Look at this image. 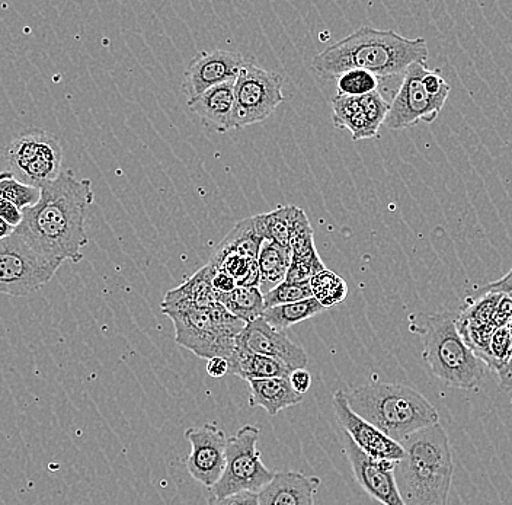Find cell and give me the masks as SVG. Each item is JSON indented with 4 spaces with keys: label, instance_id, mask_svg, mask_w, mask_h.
Returning a JSON list of instances; mask_svg holds the SVG:
<instances>
[{
    "label": "cell",
    "instance_id": "6da1fadb",
    "mask_svg": "<svg viewBox=\"0 0 512 505\" xmlns=\"http://www.w3.org/2000/svg\"><path fill=\"white\" fill-rule=\"evenodd\" d=\"M40 190V201L22 212L16 232L48 258L75 264L82 261V249L89 244L86 214L95 200L94 184L89 178L79 180L72 169H66Z\"/></svg>",
    "mask_w": 512,
    "mask_h": 505
},
{
    "label": "cell",
    "instance_id": "7a4b0ae2",
    "mask_svg": "<svg viewBox=\"0 0 512 505\" xmlns=\"http://www.w3.org/2000/svg\"><path fill=\"white\" fill-rule=\"evenodd\" d=\"M428 56L430 51L424 38H406L393 30H376L364 25L319 53L312 66L326 78H338L352 69L387 78L402 75L414 63H427Z\"/></svg>",
    "mask_w": 512,
    "mask_h": 505
},
{
    "label": "cell",
    "instance_id": "3957f363",
    "mask_svg": "<svg viewBox=\"0 0 512 505\" xmlns=\"http://www.w3.org/2000/svg\"><path fill=\"white\" fill-rule=\"evenodd\" d=\"M405 456L396 463L395 479L405 505H448L454 463L450 440L440 423L402 441Z\"/></svg>",
    "mask_w": 512,
    "mask_h": 505
},
{
    "label": "cell",
    "instance_id": "277c9868",
    "mask_svg": "<svg viewBox=\"0 0 512 505\" xmlns=\"http://www.w3.org/2000/svg\"><path fill=\"white\" fill-rule=\"evenodd\" d=\"M347 399L355 414L396 443L440 423L437 409L422 393L398 383L360 386Z\"/></svg>",
    "mask_w": 512,
    "mask_h": 505
},
{
    "label": "cell",
    "instance_id": "5b68a950",
    "mask_svg": "<svg viewBox=\"0 0 512 505\" xmlns=\"http://www.w3.org/2000/svg\"><path fill=\"white\" fill-rule=\"evenodd\" d=\"M456 312L428 313L412 321L422 341V359L432 375L457 389H473L485 373V364L464 343L457 329Z\"/></svg>",
    "mask_w": 512,
    "mask_h": 505
},
{
    "label": "cell",
    "instance_id": "8992f818",
    "mask_svg": "<svg viewBox=\"0 0 512 505\" xmlns=\"http://www.w3.org/2000/svg\"><path fill=\"white\" fill-rule=\"evenodd\" d=\"M175 328V341L200 359L223 357L229 361L235 353L236 338L245 324L223 305L211 308H185L163 312Z\"/></svg>",
    "mask_w": 512,
    "mask_h": 505
},
{
    "label": "cell",
    "instance_id": "52a82bcc",
    "mask_svg": "<svg viewBox=\"0 0 512 505\" xmlns=\"http://www.w3.org/2000/svg\"><path fill=\"white\" fill-rule=\"evenodd\" d=\"M63 264L41 254L15 229L0 241V294L30 296L50 283Z\"/></svg>",
    "mask_w": 512,
    "mask_h": 505
},
{
    "label": "cell",
    "instance_id": "ba28073f",
    "mask_svg": "<svg viewBox=\"0 0 512 505\" xmlns=\"http://www.w3.org/2000/svg\"><path fill=\"white\" fill-rule=\"evenodd\" d=\"M261 428L246 424L240 427L235 436L229 437L226 444V465H224L219 482L210 489L214 500L238 494V492H255L258 494L274 472L262 462L258 450Z\"/></svg>",
    "mask_w": 512,
    "mask_h": 505
},
{
    "label": "cell",
    "instance_id": "9c48e42d",
    "mask_svg": "<svg viewBox=\"0 0 512 505\" xmlns=\"http://www.w3.org/2000/svg\"><path fill=\"white\" fill-rule=\"evenodd\" d=\"M284 79L248 60L235 82V108L230 130L245 129L267 120L284 102Z\"/></svg>",
    "mask_w": 512,
    "mask_h": 505
},
{
    "label": "cell",
    "instance_id": "30bf717a",
    "mask_svg": "<svg viewBox=\"0 0 512 505\" xmlns=\"http://www.w3.org/2000/svg\"><path fill=\"white\" fill-rule=\"evenodd\" d=\"M6 159L12 174L32 187H41L62 174V145L57 137L41 129L15 137L6 149Z\"/></svg>",
    "mask_w": 512,
    "mask_h": 505
},
{
    "label": "cell",
    "instance_id": "8fae6325",
    "mask_svg": "<svg viewBox=\"0 0 512 505\" xmlns=\"http://www.w3.org/2000/svg\"><path fill=\"white\" fill-rule=\"evenodd\" d=\"M427 63H414L406 70L398 94L389 104L383 126L389 130H403L418 123H434L443 111L448 95L432 97L425 91L422 78Z\"/></svg>",
    "mask_w": 512,
    "mask_h": 505
},
{
    "label": "cell",
    "instance_id": "7c38bea8",
    "mask_svg": "<svg viewBox=\"0 0 512 505\" xmlns=\"http://www.w3.org/2000/svg\"><path fill=\"white\" fill-rule=\"evenodd\" d=\"M185 439L191 444L187 457V471L194 481L211 489L219 482L226 465V433L216 423L191 427L185 431Z\"/></svg>",
    "mask_w": 512,
    "mask_h": 505
},
{
    "label": "cell",
    "instance_id": "4fadbf2b",
    "mask_svg": "<svg viewBox=\"0 0 512 505\" xmlns=\"http://www.w3.org/2000/svg\"><path fill=\"white\" fill-rule=\"evenodd\" d=\"M336 420L344 428V434L352 440V443L368 457L374 460H389L399 462L405 456L402 444L389 439L374 425L355 414L348 404L347 393L336 391L332 396Z\"/></svg>",
    "mask_w": 512,
    "mask_h": 505
},
{
    "label": "cell",
    "instance_id": "5bb4252c",
    "mask_svg": "<svg viewBox=\"0 0 512 505\" xmlns=\"http://www.w3.org/2000/svg\"><path fill=\"white\" fill-rule=\"evenodd\" d=\"M235 348L270 357L286 364L291 370L306 369L309 363L306 351L300 345L293 343L286 332L277 331L268 325L264 318L245 325L236 338Z\"/></svg>",
    "mask_w": 512,
    "mask_h": 505
},
{
    "label": "cell",
    "instance_id": "9a60e30c",
    "mask_svg": "<svg viewBox=\"0 0 512 505\" xmlns=\"http://www.w3.org/2000/svg\"><path fill=\"white\" fill-rule=\"evenodd\" d=\"M345 455L350 460L355 481L373 500L383 505H405L395 479V468L398 462L371 459L352 443L347 434H345Z\"/></svg>",
    "mask_w": 512,
    "mask_h": 505
},
{
    "label": "cell",
    "instance_id": "2e32d148",
    "mask_svg": "<svg viewBox=\"0 0 512 505\" xmlns=\"http://www.w3.org/2000/svg\"><path fill=\"white\" fill-rule=\"evenodd\" d=\"M248 60L236 51L214 50L198 53L185 72L184 92L188 99L204 94L214 86L238 78Z\"/></svg>",
    "mask_w": 512,
    "mask_h": 505
},
{
    "label": "cell",
    "instance_id": "e0dca14e",
    "mask_svg": "<svg viewBox=\"0 0 512 505\" xmlns=\"http://www.w3.org/2000/svg\"><path fill=\"white\" fill-rule=\"evenodd\" d=\"M320 484L319 476L296 471L274 473L258 492L259 505H315Z\"/></svg>",
    "mask_w": 512,
    "mask_h": 505
},
{
    "label": "cell",
    "instance_id": "ac0fdd59",
    "mask_svg": "<svg viewBox=\"0 0 512 505\" xmlns=\"http://www.w3.org/2000/svg\"><path fill=\"white\" fill-rule=\"evenodd\" d=\"M235 82L229 81L208 89L198 97L188 99V108L197 114L207 129L226 133L232 124L235 108Z\"/></svg>",
    "mask_w": 512,
    "mask_h": 505
},
{
    "label": "cell",
    "instance_id": "d6986e66",
    "mask_svg": "<svg viewBox=\"0 0 512 505\" xmlns=\"http://www.w3.org/2000/svg\"><path fill=\"white\" fill-rule=\"evenodd\" d=\"M214 271L216 268L207 264L184 284L169 290L162 302V312L185 308H211L219 303V293L211 286Z\"/></svg>",
    "mask_w": 512,
    "mask_h": 505
},
{
    "label": "cell",
    "instance_id": "ffe728a7",
    "mask_svg": "<svg viewBox=\"0 0 512 505\" xmlns=\"http://www.w3.org/2000/svg\"><path fill=\"white\" fill-rule=\"evenodd\" d=\"M249 407L262 408L270 417H275L283 409L302 404L304 396L291 388L288 377L275 379L249 380Z\"/></svg>",
    "mask_w": 512,
    "mask_h": 505
},
{
    "label": "cell",
    "instance_id": "44dd1931",
    "mask_svg": "<svg viewBox=\"0 0 512 505\" xmlns=\"http://www.w3.org/2000/svg\"><path fill=\"white\" fill-rule=\"evenodd\" d=\"M262 242H264V239L256 232L254 217L240 220L235 229L217 246L208 264L216 267L229 254L240 255V257L248 258V260H256Z\"/></svg>",
    "mask_w": 512,
    "mask_h": 505
},
{
    "label": "cell",
    "instance_id": "7402d4cb",
    "mask_svg": "<svg viewBox=\"0 0 512 505\" xmlns=\"http://www.w3.org/2000/svg\"><path fill=\"white\" fill-rule=\"evenodd\" d=\"M293 370L280 361L259 354L235 348V353L229 359V375L238 376L240 379L259 380L275 379V377H288Z\"/></svg>",
    "mask_w": 512,
    "mask_h": 505
},
{
    "label": "cell",
    "instance_id": "603a6c76",
    "mask_svg": "<svg viewBox=\"0 0 512 505\" xmlns=\"http://www.w3.org/2000/svg\"><path fill=\"white\" fill-rule=\"evenodd\" d=\"M332 111H334V121L336 129H345L350 131L352 140L374 139L379 136V131L373 129L368 123L366 113H364L361 97H336L332 99Z\"/></svg>",
    "mask_w": 512,
    "mask_h": 505
},
{
    "label": "cell",
    "instance_id": "cb8c5ba5",
    "mask_svg": "<svg viewBox=\"0 0 512 505\" xmlns=\"http://www.w3.org/2000/svg\"><path fill=\"white\" fill-rule=\"evenodd\" d=\"M256 262H258L259 276H261L259 289L262 294H265L286 281L291 264V252L290 249L281 248L280 245L272 244L270 241H264L259 249Z\"/></svg>",
    "mask_w": 512,
    "mask_h": 505
},
{
    "label": "cell",
    "instance_id": "d4e9b609",
    "mask_svg": "<svg viewBox=\"0 0 512 505\" xmlns=\"http://www.w3.org/2000/svg\"><path fill=\"white\" fill-rule=\"evenodd\" d=\"M219 303L245 325L262 318L265 312L264 294L259 287L238 286L230 293L219 294Z\"/></svg>",
    "mask_w": 512,
    "mask_h": 505
},
{
    "label": "cell",
    "instance_id": "484cf974",
    "mask_svg": "<svg viewBox=\"0 0 512 505\" xmlns=\"http://www.w3.org/2000/svg\"><path fill=\"white\" fill-rule=\"evenodd\" d=\"M296 212V206H283L270 213L259 214L254 217L256 232L264 241L290 249L291 228Z\"/></svg>",
    "mask_w": 512,
    "mask_h": 505
},
{
    "label": "cell",
    "instance_id": "4316f807",
    "mask_svg": "<svg viewBox=\"0 0 512 505\" xmlns=\"http://www.w3.org/2000/svg\"><path fill=\"white\" fill-rule=\"evenodd\" d=\"M291 262L297 264H323L315 244V232L310 226L309 217L297 207L290 235Z\"/></svg>",
    "mask_w": 512,
    "mask_h": 505
},
{
    "label": "cell",
    "instance_id": "83f0119b",
    "mask_svg": "<svg viewBox=\"0 0 512 505\" xmlns=\"http://www.w3.org/2000/svg\"><path fill=\"white\" fill-rule=\"evenodd\" d=\"M325 310L318 300L310 297V299L302 300V302L288 303V305L265 309L262 318L272 328L277 329V331H286L290 326L300 324V322L307 321L310 318H315V316L325 312Z\"/></svg>",
    "mask_w": 512,
    "mask_h": 505
},
{
    "label": "cell",
    "instance_id": "f1b7e54d",
    "mask_svg": "<svg viewBox=\"0 0 512 505\" xmlns=\"http://www.w3.org/2000/svg\"><path fill=\"white\" fill-rule=\"evenodd\" d=\"M310 289H312L313 299L318 300L325 309L344 302L348 294V286L344 278L328 268L320 271L310 280Z\"/></svg>",
    "mask_w": 512,
    "mask_h": 505
},
{
    "label": "cell",
    "instance_id": "f546056e",
    "mask_svg": "<svg viewBox=\"0 0 512 505\" xmlns=\"http://www.w3.org/2000/svg\"><path fill=\"white\" fill-rule=\"evenodd\" d=\"M40 197V187H32L19 181L11 171L0 172V198L14 204L22 212L34 207Z\"/></svg>",
    "mask_w": 512,
    "mask_h": 505
},
{
    "label": "cell",
    "instance_id": "4dcf8cb0",
    "mask_svg": "<svg viewBox=\"0 0 512 505\" xmlns=\"http://www.w3.org/2000/svg\"><path fill=\"white\" fill-rule=\"evenodd\" d=\"M377 88H379V78L366 70H347L336 78L338 97H364L371 92H376Z\"/></svg>",
    "mask_w": 512,
    "mask_h": 505
},
{
    "label": "cell",
    "instance_id": "1f68e13d",
    "mask_svg": "<svg viewBox=\"0 0 512 505\" xmlns=\"http://www.w3.org/2000/svg\"><path fill=\"white\" fill-rule=\"evenodd\" d=\"M310 297H313L310 281H303V283L283 281V283L271 289L270 292L264 294L265 309L302 302V300L310 299Z\"/></svg>",
    "mask_w": 512,
    "mask_h": 505
},
{
    "label": "cell",
    "instance_id": "d6a6232c",
    "mask_svg": "<svg viewBox=\"0 0 512 505\" xmlns=\"http://www.w3.org/2000/svg\"><path fill=\"white\" fill-rule=\"evenodd\" d=\"M512 357V337L507 326L495 329L489 343V356L486 367L498 372Z\"/></svg>",
    "mask_w": 512,
    "mask_h": 505
},
{
    "label": "cell",
    "instance_id": "836d02e7",
    "mask_svg": "<svg viewBox=\"0 0 512 505\" xmlns=\"http://www.w3.org/2000/svg\"><path fill=\"white\" fill-rule=\"evenodd\" d=\"M288 380H290L293 391L302 396L306 395L310 391V386H312V375L307 369L293 370L288 376Z\"/></svg>",
    "mask_w": 512,
    "mask_h": 505
},
{
    "label": "cell",
    "instance_id": "e575fe53",
    "mask_svg": "<svg viewBox=\"0 0 512 505\" xmlns=\"http://www.w3.org/2000/svg\"><path fill=\"white\" fill-rule=\"evenodd\" d=\"M479 293L504 294V296H508L510 299H512V267L504 277H501L499 280L492 281V283L483 286L482 289L479 290Z\"/></svg>",
    "mask_w": 512,
    "mask_h": 505
},
{
    "label": "cell",
    "instance_id": "d590c367",
    "mask_svg": "<svg viewBox=\"0 0 512 505\" xmlns=\"http://www.w3.org/2000/svg\"><path fill=\"white\" fill-rule=\"evenodd\" d=\"M210 505H259L258 494L255 492H238L220 500H211Z\"/></svg>",
    "mask_w": 512,
    "mask_h": 505
},
{
    "label": "cell",
    "instance_id": "8d00e7d4",
    "mask_svg": "<svg viewBox=\"0 0 512 505\" xmlns=\"http://www.w3.org/2000/svg\"><path fill=\"white\" fill-rule=\"evenodd\" d=\"M22 216H24L22 210H19L18 207L9 203V201L0 198V219H2L3 222L8 223L9 226L16 229L22 223Z\"/></svg>",
    "mask_w": 512,
    "mask_h": 505
},
{
    "label": "cell",
    "instance_id": "74e56055",
    "mask_svg": "<svg viewBox=\"0 0 512 505\" xmlns=\"http://www.w3.org/2000/svg\"><path fill=\"white\" fill-rule=\"evenodd\" d=\"M512 318V299L502 294L499 299L498 305H496L494 324L495 328H502L507 326L508 322Z\"/></svg>",
    "mask_w": 512,
    "mask_h": 505
},
{
    "label": "cell",
    "instance_id": "f35d334b",
    "mask_svg": "<svg viewBox=\"0 0 512 505\" xmlns=\"http://www.w3.org/2000/svg\"><path fill=\"white\" fill-rule=\"evenodd\" d=\"M211 286L219 294L230 293L238 287L235 278L224 273L222 270L214 271L213 280H211Z\"/></svg>",
    "mask_w": 512,
    "mask_h": 505
},
{
    "label": "cell",
    "instance_id": "ab89813d",
    "mask_svg": "<svg viewBox=\"0 0 512 505\" xmlns=\"http://www.w3.org/2000/svg\"><path fill=\"white\" fill-rule=\"evenodd\" d=\"M207 373L213 379H220L229 375V361L223 357H214V359L207 360Z\"/></svg>",
    "mask_w": 512,
    "mask_h": 505
},
{
    "label": "cell",
    "instance_id": "60d3db41",
    "mask_svg": "<svg viewBox=\"0 0 512 505\" xmlns=\"http://www.w3.org/2000/svg\"><path fill=\"white\" fill-rule=\"evenodd\" d=\"M496 375H498L499 386L504 391L512 392V357L502 369L496 372Z\"/></svg>",
    "mask_w": 512,
    "mask_h": 505
},
{
    "label": "cell",
    "instance_id": "b9f144b4",
    "mask_svg": "<svg viewBox=\"0 0 512 505\" xmlns=\"http://www.w3.org/2000/svg\"><path fill=\"white\" fill-rule=\"evenodd\" d=\"M14 232L15 228H12V226H9L8 223L3 222V220L0 219V241L8 238V236H11Z\"/></svg>",
    "mask_w": 512,
    "mask_h": 505
},
{
    "label": "cell",
    "instance_id": "7bdbcfd3",
    "mask_svg": "<svg viewBox=\"0 0 512 505\" xmlns=\"http://www.w3.org/2000/svg\"><path fill=\"white\" fill-rule=\"evenodd\" d=\"M508 331H510L511 337H512V318L510 319V322L507 324Z\"/></svg>",
    "mask_w": 512,
    "mask_h": 505
}]
</instances>
